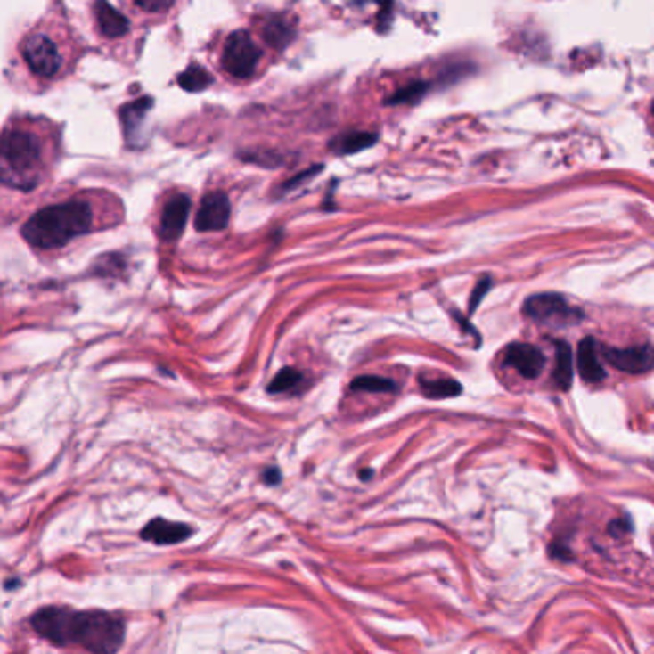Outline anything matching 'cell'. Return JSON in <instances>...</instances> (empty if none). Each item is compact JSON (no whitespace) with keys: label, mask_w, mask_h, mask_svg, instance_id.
I'll return each mask as SVG.
<instances>
[{"label":"cell","mask_w":654,"mask_h":654,"mask_svg":"<svg viewBox=\"0 0 654 654\" xmlns=\"http://www.w3.org/2000/svg\"><path fill=\"white\" fill-rule=\"evenodd\" d=\"M31 625L56 645H79L93 654H116L125 635L123 622L102 610L78 612L48 607L33 614Z\"/></svg>","instance_id":"6da1fadb"},{"label":"cell","mask_w":654,"mask_h":654,"mask_svg":"<svg viewBox=\"0 0 654 654\" xmlns=\"http://www.w3.org/2000/svg\"><path fill=\"white\" fill-rule=\"evenodd\" d=\"M94 213L85 200H69L66 204L48 206L37 211L21 226L25 242L39 249H54L66 246L73 238L93 229Z\"/></svg>","instance_id":"7a4b0ae2"},{"label":"cell","mask_w":654,"mask_h":654,"mask_svg":"<svg viewBox=\"0 0 654 654\" xmlns=\"http://www.w3.org/2000/svg\"><path fill=\"white\" fill-rule=\"evenodd\" d=\"M43 161L41 141L23 129H6L0 150V179L18 191H31L39 181Z\"/></svg>","instance_id":"3957f363"},{"label":"cell","mask_w":654,"mask_h":654,"mask_svg":"<svg viewBox=\"0 0 654 654\" xmlns=\"http://www.w3.org/2000/svg\"><path fill=\"white\" fill-rule=\"evenodd\" d=\"M261 58V50L251 39V35L244 29H236L231 33L223 48V68L226 73L236 79H248L254 75L258 61Z\"/></svg>","instance_id":"277c9868"},{"label":"cell","mask_w":654,"mask_h":654,"mask_svg":"<svg viewBox=\"0 0 654 654\" xmlns=\"http://www.w3.org/2000/svg\"><path fill=\"white\" fill-rule=\"evenodd\" d=\"M524 315L544 324L562 326L582 319L584 313L568 306V301L559 294H535L524 301Z\"/></svg>","instance_id":"5b68a950"},{"label":"cell","mask_w":654,"mask_h":654,"mask_svg":"<svg viewBox=\"0 0 654 654\" xmlns=\"http://www.w3.org/2000/svg\"><path fill=\"white\" fill-rule=\"evenodd\" d=\"M21 54L25 64L37 78H54L61 68V54L58 45L45 33H33L23 43Z\"/></svg>","instance_id":"8992f818"},{"label":"cell","mask_w":654,"mask_h":654,"mask_svg":"<svg viewBox=\"0 0 654 654\" xmlns=\"http://www.w3.org/2000/svg\"><path fill=\"white\" fill-rule=\"evenodd\" d=\"M602 356L614 369L630 374H643L654 369V347L634 346V347H605Z\"/></svg>","instance_id":"52a82bcc"},{"label":"cell","mask_w":654,"mask_h":654,"mask_svg":"<svg viewBox=\"0 0 654 654\" xmlns=\"http://www.w3.org/2000/svg\"><path fill=\"white\" fill-rule=\"evenodd\" d=\"M231 221V200L225 192L216 191L204 196L202 204H200L196 216V231L209 233V231H223L229 226Z\"/></svg>","instance_id":"ba28073f"},{"label":"cell","mask_w":654,"mask_h":654,"mask_svg":"<svg viewBox=\"0 0 654 654\" xmlns=\"http://www.w3.org/2000/svg\"><path fill=\"white\" fill-rule=\"evenodd\" d=\"M505 361L512 369H517L524 379H537L545 369V357L532 344H512L505 351Z\"/></svg>","instance_id":"9c48e42d"},{"label":"cell","mask_w":654,"mask_h":654,"mask_svg":"<svg viewBox=\"0 0 654 654\" xmlns=\"http://www.w3.org/2000/svg\"><path fill=\"white\" fill-rule=\"evenodd\" d=\"M188 213H191V198L184 194L173 196L161 213L159 223L161 238H166V241H177L184 231Z\"/></svg>","instance_id":"30bf717a"},{"label":"cell","mask_w":654,"mask_h":654,"mask_svg":"<svg viewBox=\"0 0 654 654\" xmlns=\"http://www.w3.org/2000/svg\"><path fill=\"white\" fill-rule=\"evenodd\" d=\"M143 539L152 542L154 545H175L192 535V527L181 522H169L163 519H156L148 522L143 530Z\"/></svg>","instance_id":"8fae6325"},{"label":"cell","mask_w":654,"mask_h":654,"mask_svg":"<svg viewBox=\"0 0 654 654\" xmlns=\"http://www.w3.org/2000/svg\"><path fill=\"white\" fill-rule=\"evenodd\" d=\"M577 371L585 382L597 384L605 380V369L601 364L597 342L593 338H584L577 346Z\"/></svg>","instance_id":"7c38bea8"},{"label":"cell","mask_w":654,"mask_h":654,"mask_svg":"<svg viewBox=\"0 0 654 654\" xmlns=\"http://www.w3.org/2000/svg\"><path fill=\"white\" fill-rule=\"evenodd\" d=\"M94 14L100 29H102L106 37H111V39H116V37H121L129 31V20L108 3H96Z\"/></svg>","instance_id":"4fadbf2b"},{"label":"cell","mask_w":654,"mask_h":654,"mask_svg":"<svg viewBox=\"0 0 654 654\" xmlns=\"http://www.w3.org/2000/svg\"><path fill=\"white\" fill-rule=\"evenodd\" d=\"M263 39L271 46L284 48L294 39V25L284 16H271L263 23Z\"/></svg>","instance_id":"5bb4252c"},{"label":"cell","mask_w":654,"mask_h":654,"mask_svg":"<svg viewBox=\"0 0 654 654\" xmlns=\"http://www.w3.org/2000/svg\"><path fill=\"white\" fill-rule=\"evenodd\" d=\"M555 382L560 389H570L574 382V351L566 342H559L555 347Z\"/></svg>","instance_id":"9a60e30c"},{"label":"cell","mask_w":654,"mask_h":654,"mask_svg":"<svg viewBox=\"0 0 654 654\" xmlns=\"http://www.w3.org/2000/svg\"><path fill=\"white\" fill-rule=\"evenodd\" d=\"M150 106H152V98L146 96V98H141V100H135V102H131V104H125L121 108L123 131H125V136H127L129 141H133V138L136 136L138 127L143 125L144 116L148 113Z\"/></svg>","instance_id":"2e32d148"},{"label":"cell","mask_w":654,"mask_h":654,"mask_svg":"<svg viewBox=\"0 0 654 654\" xmlns=\"http://www.w3.org/2000/svg\"><path fill=\"white\" fill-rule=\"evenodd\" d=\"M376 143L374 133H349L336 138L332 143V148L338 154H356L359 150L369 148Z\"/></svg>","instance_id":"e0dca14e"},{"label":"cell","mask_w":654,"mask_h":654,"mask_svg":"<svg viewBox=\"0 0 654 654\" xmlns=\"http://www.w3.org/2000/svg\"><path fill=\"white\" fill-rule=\"evenodd\" d=\"M177 83L181 89L188 93H200V91L208 89V86L213 83V78H211V73L204 69L202 66H191L179 75Z\"/></svg>","instance_id":"ac0fdd59"},{"label":"cell","mask_w":654,"mask_h":654,"mask_svg":"<svg viewBox=\"0 0 654 654\" xmlns=\"http://www.w3.org/2000/svg\"><path fill=\"white\" fill-rule=\"evenodd\" d=\"M421 388L422 394L430 399H444L461 394V384L451 379H436V380L421 379Z\"/></svg>","instance_id":"d6986e66"},{"label":"cell","mask_w":654,"mask_h":654,"mask_svg":"<svg viewBox=\"0 0 654 654\" xmlns=\"http://www.w3.org/2000/svg\"><path fill=\"white\" fill-rule=\"evenodd\" d=\"M304 374L298 372L296 369H282L279 374L274 376L269 384L271 394H286V392H298L299 388H304Z\"/></svg>","instance_id":"ffe728a7"},{"label":"cell","mask_w":654,"mask_h":654,"mask_svg":"<svg viewBox=\"0 0 654 654\" xmlns=\"http://www.w3.org/2000/svg\"><path fill=\"white\" fill-rule=\"evenodd\" d=\"M397 386L394 380L382 379V376H359L354 382H351V389L356 392H371V394H386V392H394Z\"/></svg>","instance_id":"44dd1931"},{"label":"cell","mask_w":654,"mask_h":654,"mask_svg":"<svg viewBox=\"0 0 654 654\" xmlns=\"http://www.w3.org/2000/svg\"><path fill=\"white\" fill-rule=\"evenodd\" d=\"M426 91V85L424 83H413L409 86H405V89L397 91L392 98L388 100V104H405V102H414V100H419Z\"/></svg>","instance_id":"7402d4cb"},{"label":"cell","mask_w":654,"mask_h":654,"mask_svg":"<svg viewBox=\"0 0 654 654\" xmlns=\"http://www.w3.org/2000/svg\"><path fill=\"white\" fill-rule=\"evenodd\" d=\"M609 532H610L612 535H616V537H620V535H624V534H630V532H632V522L627 520V519H618V520H614V522H610V526H609Z\"/></svg>","instance_id":"603a6c76"},{"label":"cell","mask_w":654,"mask_h":654,"mask_svg":"<svg viewBox=\"0 0 654 654\" xmlns=\"http://www.w3.org/2000/svg\"><path fill=\"white\" fill-rule=\"evenodd\" d=\"M136 6L146 12H163V10H169L173 4L171 3H136Z\"/></svg>","instance_id":"cb8c5ba5"},{"label":"cell","mask_w":654,"mask_h":654,"mask_svg":"<svg viewBox=\"0 0 654 654\" xmlns=\"http://www.w3.org/2000/svg\"><path fill=\"white\" fill-rule=\"evenodd\" d=\"M263 478H266V482H267L269 486H273V484H276V482L281 480V472L276 470V469H271L269 472H266V476H263Z\"/></svg>","instance_id":"d4e9b609"},{"label":"cell","mask_w":654,"mask_h":654,"mask_svg":"<svg viewBox=\"0 0 654 654\" xmlns=\"http://www.w3.org/2000/svg\"><path fill=\"white\" fill-rule=\"evenodd\" d=\"M652 113H654V104H652Z\"/></svg>","instance_id":"484cf974"}]
</instances>
